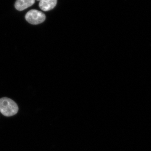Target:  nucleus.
I'll list each match as a JSON object with an SVG mask.
<instances>
[{
  "instance_id": "obj_1",
  "label": "nucleus",
  "mask_w": 151,
  "mask_h": 151,
  "mask_svg": "<svg viewBox=\"0 0 151 151\" xmlns=\"http://www.w3.org/2000/svg\"><path fill=\"white\" fill-rule=\"evenodd\" d=\"M19 108L14 101L8 97L0 99V112L4 116L10 117L18 113Z\"/></svg>"
},
{
  "instance_id": "obj_2",
  "label": "nucleus",
  "mask_w": 151,
  "mask_h": 151,
  "mask_svg": "<svg viewBox=\"0 0 151 151\" xmlns=\"http://www.w3.org/2000/svg\"><path fill=\"white\" fill-rule=\"evenodd\" d=\"M45 14L40 11L31 10L28 12L25 15V19L29 23L32 24H38L43 22L45 20Z\"/></svg>"
},
{
  "instance_id": "obj_3",
  "label": "nucleus",
  "mask_w": 151,
  "mask_h": 151,
  "mask_svg": "<svg viewBox=\"0 0 151 151\" xmlns=\"http://www.w3.org/2000/svg\"><path fill=\"white\" fill-rule=\"evenodd\" d=\"M57 3V0H40L39 6L42 10L46 12L54 8Z\"/></svg>"
},
{
  "instance_id": "obj_4",
  "label": "nucleus",
  "mask_w": 151,
  "mask_h": 151,
  "mask_svg": "<svg viewBox=\"0 0 151 151\" xmlns=\"http://www.w3.org/2000/svg\"><path fill=\"white\" fill-rule=\"evenodd\" d=\"M35 0H17L15 7L19 11H23L34 4Z\"/></svg>"
},
{
  "instance_id": "obj_5",
  "label": "nucleus",
  "mask_w": 151,
  "mask_h": 151,
  "mask_svg": "<svg viewBox=\"0 0 151 151\" xmlns=\"http://www.w3.org/2000/svg\"><path fill=\"white\" fill-rule=\"evenodd\" d=\"M38 1H40V0H38Z\"/></svg>"
}]
</instances>
